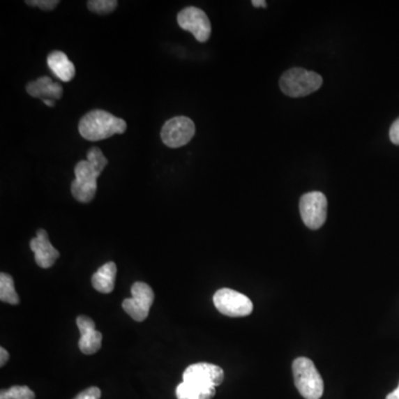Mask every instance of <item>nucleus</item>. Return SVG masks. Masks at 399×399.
I'll list each match as a JSON object with an SVG mask.
<instances>
[{"label": "nucleus", "mask_w": 399, "mask_h": 399, "mask_svg": "<svg viewBox=\"0 0 399 399\" xmlns=\"http://www.w3.org/2000/svg\"><path fill=\"white\" fill-rule=\"evenodd\" d=\"M107 165L108 159L97 146L90 149L86 160L79 161L75 165L76 179L71 184V193L78 202H91L97 192V179Z\"/></svg>", "instance_id": "1"}, {"label": "nucleus", "mask_w": 399, "mask_h": 399, "mask_svg": "<svg viewBox=\"0 0 399 399\" xmlns=\"http://www.w3.org/2000/svg\"><path fill=\"white\" fill-rule=\"evenodd\" d=\"M78 128L82 138L88 141H100L126 133L127 123L108 111L92 110L81 118Z\"/></svg>", "instance_id": "2"}, {"label": "nucleus", "mask_w": 399, "mask_h": 399, "mask_svg": "<svg viewBox=\"0 0 399 399\" xmlns=\"http://www.w3.org/2000/svg\"><path fill=\"white\" fill-rule=\"evenodd\" d=\"M292 370L297 391L305 399H319L323 396V378L313 361L299 357L293 361Z\"/></svg>", "instance_id": "3"}, {"label": "nucleus", "mask_w": 399, "mask_h": 399, "mask_svg": "<svg viewBox=\"0 0 399 399\" xmlns=\"http://www.w3.org/2000/svg\"><path fill=\"white\" fill-rule=\"evenodd\" d=\"M323 84L319 73L303 68H292L280 77V88L291 98L306 97L317 91Z\"/></svg>", "instance_id": "4"}, {"label": "nucleus", "mask_w": 399, "mask_h": 399, "mask_svg": "<svg viewBox=\"0 0 399 399\" xmlns=\"http://www.w3.org/2000/svg\"><path fill=\"white\" fill-rule=\"evenodd\" d=\"M299 212L308 229H321L327 218L326 197L322 192H308L301 197Z\"/></svg>", "instance_id": "5"}, {"label": "nucleus", "mask_w": 399, "mask_h": 399, "mask_svg": "<svg viewBox=\"0 0 399 399\" xmlns=\"http://www.w3.org/2000/svg\"><path fill=\"white\" fill-rule=\"evenodd\" d=\"M213 303L220 313L229 317H243L252 313L253 303L240 292L221 289L213 296Z\"/></svg>", "instance_id": "6"}, {"label": "nucleus", "mask_w": 399, "mask_h": 399, "mask_svg": "<svg viewBox=\"0 0 399 399\" xmlns=\"http://www.w3.org/2000/svg\"><path fill=\"white\" fill-rule=\"evenodd\" d=\"M195 135V122L186 116H176L167 120L161 130L162 142L172 149L186 146Z\"/></svg>", "instance_id": "7"}, {"label": "nucleus", "mask_w": 399, "mask_h": 399, "mask_svg": "<svg viewBox=\"0 0 399 399\" xmlns=\"http://www.w3.org/2000/svg\"><path fill=\"white\" fill-rule=\"evenodd\" d=\"M131 299H124L122 302V308L135 321H144L153 304V289L149 284L137 282L131 287Z\"/></svg>", "instance_id": "8"}, {"label": "nucleus", "mask_w": 399, "mask_h": 399, "mask_svg": "<svg viewBox=\"0 0 399 399\" xmlns=\"http://www.w3.org/2000/svg\"><path fill=\"white\" fill-rule=\"evenodd\" d=\"M178 24L181 28L195 36L199 43L208 41L211 36V22L202 9L186 7L178 14Z\"/></svg>", "instance_id": "9"}, {"label": "nucleus", "mask_w": 399, "mask_h": 399, "mask_svg": "<svg viewBox=\"0 0 399 399\" xmlns=\"http://www.w3.org/2000/svg\"><path fill=\"white\" fill-rule=\"evenodd\" d=\"M224 380V372L221 367L210 363H197L190 365L183 372V382L201 384V385L218 387Z\"/></svg>", "instance_id": "10"}, {"label": "nucleus", "mask_w": 399, "mask_h": 399, "mask_svg": "<svg viewBox=\"0 0 399 399\" xmlns=\"http://www.w3.org/2000/svg\"><path fill=\"white\" fill-rule=\"evenodd\" d=\"M77 325L81 334L78 342L81 353L84 355L97 353L103 345V334L96 329L95 322L88 316L81 315L77 319Z\"/></svg>", "instance_id": "11"}, {"label": "nucleus", "mask_w": 399, "mask_h": 399, "mask_svg": "<svg viewBox=\"0 0 399 399\" xmlns=\"http://www.w3.org/2000/svg\"><path fill=\"white\" fill-rule=\"evenodd\" d=\"M30 248L35 253V261L41 269H49L59 259L60 253L49 241L48 233L43 229L37 231V236L30 241Z\"/></svg>", "instance_id": "12"}, {"label": "nucleus", "mask_w": 399, "mask_h": 399, "mask_svg": "<svg viewBox=\"0 0 399 399\" xmlns=\"http://www.w3.org/2000/svg\"><path fill=\"white\" fill-rule=\"evenodd\" d=\"M27 93L33 98L43 100H59L63 93L61 84L54 82L49 77H40L26 86Z\"/></svg>", "instance_id": "13"}, {"label": "nucleus", "mask_w": 399, "mask_h": 399, "mask_svg": "<svg viewBox=\"0 0 399 399\" xmlns=\"http://www.w3.org/2000/svg\"><path fill=\"white\" fill-rule=\"evenodd\" d=\"M47 63H48L49 69L54 73V76L63 82L73 80L76 75V68L65 52H59V50L52 52L47 58Z\"/></svg>", "instance_id": "14"}, {"label": "nucleus", "mask_w": 399, "mask_h": 399, "mask_svg": "<svg viewBox=\"0 0 399 399\" xmlns=\"http://www.w3.org/2000/svg\"><path fill=\"white\" fill-rule=\"evenodd\" d=\"M116 265L114 262H108L98 269L92 276V286L100 293L109 294L114 291L116 283Z\"/></svg>", "instance_id": "15"}, {"label": "nucleus", "mask_w": 399, "mask_h": 399, "mask_svg": "<svg viewBox=\"0 0 399 399\" xmlns=\"http://www.w3.org/2000/svg\"><path fill=\"white\" fill-rule=\"evenodd\" d=\"M176 394L178 399H212L216 395V387L182 382L176 387Z\"/></svg>", "instance_id": "16"}, {"label": "nucleus", "mask_w": 399, "mask_h": 399, "mask_svg": "<svg viewBox=\"0 0 399 399\" xmlns=\"http://www.w3.org/2000/svg\"><path fill=\"white\" fill-rule=\"evenodd\" d=\"M0 301L11 305L20 304V295L15 289L14 278L7 273L0 274Z\"/></svg>", "instance_id": "17"}, {"label": "nucleus", "mask_w": 399, "mask_h": 399, "mask_svg": "<svg viewBox=\"0 0 399 399\" xmlns=\"http://www.w3.org/2000/svg\"><path fill=\"white\" fill-rule=\"evenodd\" d=\"M36 395L28 386H13L0 391V399H35Z\"/></svg>", "instance_id": "18"}, {"label": "nucleus", "mask_w": 399, "mask_h": 399, "mask_svg": "<svg viewBox=\"0 0 399 399\" xmlns=\"http://www.w3.org/2000/svg\"><path fill=\"white\" fill-rule=\"evenodd\" d=\"M88 8L92 13L98 15L110 14L118 6V1L116 0H90L86 3Z\"/></svg>", "instance_id": "19"}, {"label": "nucleus", "mask_w": 399, "mask_h": 399, "mask_svg": "<svg viewBox=\"0 0 399 399\" xmlns=\"http://www.w3.org/2000/svg\"><path fill=\"white\" fill-rule=\"evenodd\" d=\"M26 3L30 7H38L43 10H52L59 5V1L57 0H27Z\"/></svg>", "instance_id": "20"}, {"label": "nucleus", "mask_w": 399, "mask_h": 399, "mask_svg": "<svg viewBox=\"0 0 399 399\" xmlns=\"http://www.w3.org/2000/svg\"><path fill=\"white\" fill-rule=\"evenodd\" d=\"M101 397V391L98 387H89L81 391L80 394L77 395L73 399H100Z\"/></svg>", "instance_id": "21"}, {"label": "nucleus", "mask_w": 399, "mask_h": 399, "mask_svg": "<svg viewBox=\"0 0 399 399\" xmlns=\"http://www.w3.org/2000/svg\"><path fill=\"white\" fill-rule=\"evenodd\" d=\"M389 138L391 142L399 146V118L395 120L394 123L391 124V130H389Z\"/></svg>", "instance_id": "22"}, {"label": "nucleus", "mask_w": 399, "mask_h": 399, "mask_svg": "<svg viewBox=\"0 0 399 399\" xmlns=\"http://www.w3.org/2000/svg\"><path fill=\"white\" fill-rule=\"evenodd\" d=\"M0 366L3 367L6 365V363L8 361L9 359V353L8 352L6 351L5 348L0 347Z\"/></svg>", "instance_id": "23"}, {"label": "nucleus", "mask_w": 399, "mask_h": 399, "mask_svg": "<svg viewBox=\"0 0 399 399\" xmlns=\"http://www.w3.org/2000/svg\"><path fill=\"white\" fill-rule=\"evenodd\" d=\"M386 399H399V384L398 387L394 391H391V394L386 396Z\"/></svg>", "instance_id": "24"}, {"label": "nucleus", "mask_w": 399, "mask_h": 399, "mask_svg": "<svg viewBox=\"0 0 399 399\" xmlns=\"http://www.w3.org/2000/svg\"><path fill=\"white\" fill-rule=\"evenodd\" d=\"M252 5L254 7H264V8H266V1H264V0H253Z\"/></svg>", "instance_id": "25"}, {"label": "nucleus", "mask_w": 399, "mask_h": 399, "mask_svg": "<svg viewBox=\"0 0 399 399\" xmlns=\"http://www.w3.org/2000/svg\"><path fill=\"white\" fill-rule=\"evenodd\" d=\"M45 105H48V107H54V100H43Z\"/></svg>", "instance_id": "26"}]
</instances>
